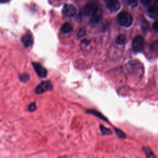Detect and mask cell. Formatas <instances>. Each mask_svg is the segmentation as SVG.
Instances as JSON below:
<instances>
[{"label":"cell","instance_id":"cell-1","mask_svg":"<svg viewBox=\"0 0 158 158\" xmlns=\"http://www.w3.org/2000/svg\"><path fill=\"white\" fill-rule=\"evenodd\" d=\"M118 24L124 27H129L133 22L132 15L127 11H122L118 14L117 17Z\"/></svg>","mask_w":158,"mask_h":158},{"label":"cell","instance_id":"cell-2","mask_svg":"<svg viewBox=\"0 0 158 158\" xmlns=\"http://www.w3.org/2000/svg\"><path fill=\"white\" fill-rule=\"evenodd\" d=\"M146 14L151 19H156L158 15V0L152 1L146 6Z\"/></svg>","mask_w":158,"mask_h":158},{"label":"cell","instance_id":"cell-3","mask_svg":"<svg viewBox=\"0 0 158 158\" xmlns=\"http://www.w3.org/2000/svg\"><path fill=\"white\" fill-rule=\"evenodd\" d=\"M98 9L99 7L94 1H90L84 7L82 13L85 16H91Z\"/></svg>","mask_w":158,"mask_h":158},{"label":"cell","instance_id":"cell-4","mask_svg":"<svg viewBox=\"0 0 158 158\" xmlns=\"http://www.w3.org/2000/svg\"><path fill=\"white\" fill-rule=\"evenodd\" d=\"M62 14L68 17H74L77 12V7L71 4H65L62 8Z\"/></svg>","mask_w":158,"mask_h":158},{"label":"cell","instance_id":"cell-5","mask_svg":"<svg viewBox=\"0 0 158 158\" xmlns=\"http://www.w3.org/2000/svg\"><path fill=\"white\" fill-rule=\"evenodd\" d=\"M144 39L141 36H136L132 41V49L134 52H140L144 47Z\"/></svg>","mask_w":158,"mask_h":158},{"label":"cell","instance_id":"cell-6","mask_svg":"<svg viewBox=\"0 0 158 158\" xmlns=\"http://www.w3.org/2000/svg\"><path fill=\"white\" fill-rule=\"evenodd\" d=\"M104 2L110 12H116L120 9V3L118 0H104Z\"/></svg>","mask_w":158,"mask_h":158},{"label":"cell","instance_id":"cell-7","mask_svg":"<svg viewBox=\"0 0 158 158\" xmlns=\"http://www.w3.org/2000/svg\"><path fill=\"white\" fill-rule=\"evenodd\" d=\"M52 89V85L49 81H43L40 83L35 88V93L37 94H41Z\"/></svg>","mask_w":158,"mask_h":158},{"label":"cell","instance_id":"cell-8","mask_svg":"<svg viewBox=\"0 0 158 158\" xmlns=\"http://www.w3.org/2000/svg\"><path fill=\"white\" fill-rule=\"evenodd\" d=\"M32 65L34 68L35 71L38 75L41 78H45L47 75L46 69L38 62H33Z\"/></svg>","mask_w":158,"mask_h":158},{"label":"cell","instance_id":"cell-9","mask_svg":"<svg viewBox=\"0 0 158 158\" xmlns=\"http://www.w3.org/2000/svg\"><path fill=\"white\" fill-rule=\"evenodd\" d=\"M102 19V12L99 8L91 16L89 20V25L92 27L97 25Z\"/></svg>","mask_w":158,"mask_h":158},{"label":"cell","instance_id":"cell-10","mask_svg":"<svg viewBox=\"0 0 158 158\" xmlns=\"http://www.w3.org/2000/svg\"><path fill=\"white\" fill-rule=\"evenodd\" d=\"M21 41L23 43V44L25 46V47H29L30 46H31L33 43V39L32 36L30 34H26L24 35L22 38H21Z\"/></svg>","mask_w":158,"mask_h":158},{"label":"cell","instance_id":"cell-11","mask_svg":"<svg viewBox=\"0 0 158 158\" xmlns=\"http://www.w3.org/2000/svg\"><path fill=\"white\" fill-rule=\"evenodd\" d=\"M73 30V27L69 22L64 23L61 27V31L64 33H69Z\"/></svg>","mask_w":158,"mask_h":158},{"label":"cell","instance_id":"cell-12","mask_svg":"<svg viewBox=\"0 0 158 158\" xmlns=\"http://www.w3.org/2000/svg\"><path fill=\"white\" fill-rule=\"evenodd\" d=\"M127 36L124 34H120L117 36V37L115 39V43L119 45L123 44L126 41Z\"/></svg>","mask_w":158,"mask_h":158},{"label":"cell","instance_id":"cell-13","mask_svg":"<svg viewBox=\"0 0 158 158\" xmlns=\"http://www.w3.org/2000/svg\"><path fill=\"white\" fill-rule=\"evenodd\" d=\"M88 113H89V114H93V115H96V116L98 117L99 118L102 119V120H104V121L108 122V121H107V119H106V118H105L103 115H101L100 113H99L98 112H96V111H94V110H88Z\"/></svg>","mask_w":158,"mask_h":158},{"label":"cell","instance_id":"cell-14","mask_svg":"<svg viewBox=\"0 0 158 158\" xmlns=\"http://www.w3.org/2000/svg\"><path fill=\"white\" fill-rule=\"evenodd\" d=\"M125 2L131 7H135L138 5V0H123Z\"/></svg>","mask_w":158,"mask_h":158},{"label":"cell","instance_id":"cell-15","mask_svg":"<svg viewBox=\"0 0 158 158\" xmlns=\"http://www.w3.org/2000/svg\"><path fill=\"white\" fill-rule=\"evenodd\" d=\"M30 78V76L28 73H22L19 75V79L22 82H26Z\"/></svg>","mask_w":158,"mask_h":158},{"label":"cell","instance_id":"cell-16","mask_svg":"<svg viewBox=\"0 0 158 158\" xmlns=\"http://www.w3.org/2000/svg\"><path fill=\"white\" fill-rule=\"evenodd\" d=\"M100 129H101V132L102 133L103 135H110V134H112L111 130L107 128L104 126L100 125Z\"/></svg>","mask_w":158,"mask_h":158},{"label":"cell","instance_id":"cell-17","mask_svg":"<svg viewBox=\"0 0 158 158\" xmlns=\"http://www.w3.org/2000/svg\"><path fill=\"white\" fill-rule=\"evenodd\" d=\"M86 33V30L85 28H80L78 30V32H77V36L78 38H81L83 36H85Z\"/></svg>","mask_w":158,"mask_h":158},{"label":"cell","instance_id":"cell-18","mask_svg":"<svg viewBox=\"0 0 158 158\" xmlns=\"http://www.w3.org/2000/svg\"><path fill=\"white\" fill-rule=\"evenodd\" d=\"M141 28L144 31H147L148 30V28H149V24H148V23L146 20H143L141 22Z\"/></svg>","mask_w":158,"mask_h":158},{"label":"cell","instance_id":"cell-19","mask_svg":"<svg viewBox=\"0 0 158 158\" xmlns=\"http://www.w3.org/2000/svg\"><path fill=\"white\" fill-rule=\"evenodd\" d=\"M115 131L116 132V134L120 137V138H125V134L120 130L118 129H117V128H115Z\"/></svg>","mask_w":158,"mask_h":158},{"label":"cell","instance_id":"cell-20","mask_svg":"<svg viewBox=\"0 0 158 158\" xmlns=\"http://www.w3.org/2000/svg\"><path fill=\"white\" fill-rule=\"evenodd\" d=\"M36 108V104L35 103H31L28 107V109L29 111L30 112H33L34 111Z\"/></svg>","mask_w":158,"mask_h":158},{"label":"cell","instance_id":"cell-21","mask_svg":"<svg viewBox=\"0 0 158 158\" xmlns=\"http://www.w3.org/2000/svg\"><path fill=\"white\" fill-rule=\"evenodd\" d=\"M152 28L154 30V31L156 33H158V20H156L154 23H153V25H152Z\"/></svg>","mask_w":158,"mask_h":158},{"label":"cell","instance_id":"cell-22","mask_svg":"<svg viewBox=\"0 0 158 158\" xmlns=\"http://www.w3.org/2000/svg\"><path fill=\"white\" fill-rule=\"evenodd\" d=\"M140 1L144 6L146 7L149 4H150L152 1V0H140Z\"/></svg>","mask_w":158,"mask_h":158},{"label":"cell","instance_id":"cell-23","mask_svg":"<svg viewBox=\"0 0 158 158\" xmlns=\"http://www.w3.org/2000/svg\"><path fill=\"white\" fill-rule=\"evenodd\" d=\"M158 46V42L157 41H155L154 43H152L151 44V47L152 49H156V47Z\"/></svg>","mask_w":158,"mask_h":158},{"label":"cell","instance_id":"cell-24","mask_svg":"<svg viewBox=\"0 0 158 158\" xmlns=\"http://www.w3.org/2000/svg\"><path fill=\"white\" fill-rule=\"evenodd\" d=\"M0 1H1V3H4V2H7L9 0H0Z\"/></svg>","mask_w":158,"mask_h":158}]
</instances>
